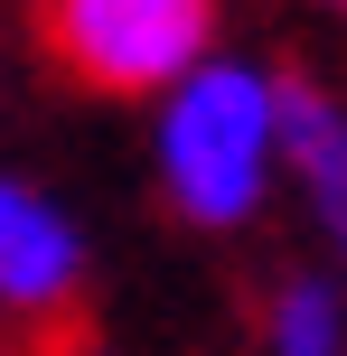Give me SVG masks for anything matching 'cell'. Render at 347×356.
Instances as JSON below:
<instances>
[{"mask_svg":"<svg viewBox=\"0 0 347 356\" xmlns=\"http://www.w3.org/2000/svg\"><path fill=\"white\" fill-rule=\"evenodd\" d=\"M150 169H160L169 216L197 234H235L282 188V75L263 56L216 47L188 85L150 104Z\"/></svg>","mask_w":347,"mask_h":356,"instance_id":"1","label":"cell"},{"mask_svg":"<svg viewBox=\"0 0 347 356\" xmlns=\"http://www.w3.org/2000/svg\"><path fill=\"white\" fill-rule=\"evenodd\" d=\"M38 47L85 94L160 104L216 56V10L207 0H56V10H38Z\"/></svg>","mask_w":347,"mask_h":356,"instance_id":"2","label":"cell"},{"mask_svg":"<svg viewBox=\"0 0 347 356\" xmlns=\"http://www.w3.org/2000/svg\"><path fill=\"white\" fill-rule=\"evenodd\" d=\"M94 272V244L75 225V207L29 169H0V319L19 328H47L75 309Z\"/></svg>","mask_w":347,"mask_h":356,"instance_id":"3","label":"cell"},{"mask_svg":"<svg viewBox=\"0 0 347 356\" xmlns=\"http://www.w3.org/2000/svg\"><path fill=\"white\" fill-rule=\"evenodd\" d=\"M282 178H300V197L338 253V282H347V104L310 75H282Z\"/></svg>","mask_w":347,"mask_h":356,"instance_id":"4","label":"cell"},{"mask_svg":"<svg viewBox=\"0 0 347 356\" xmlns=\"http://www.w3.org/2000/svg\"><path fill=\"white\" fill-rule=\"evenodd\" d=\"M263 356H347V282L338 272H282L263 291Z\"/></svg>","mask_w":347,"mask_h":356,"instance_id":"5","label":"cell"}]
</instances>
